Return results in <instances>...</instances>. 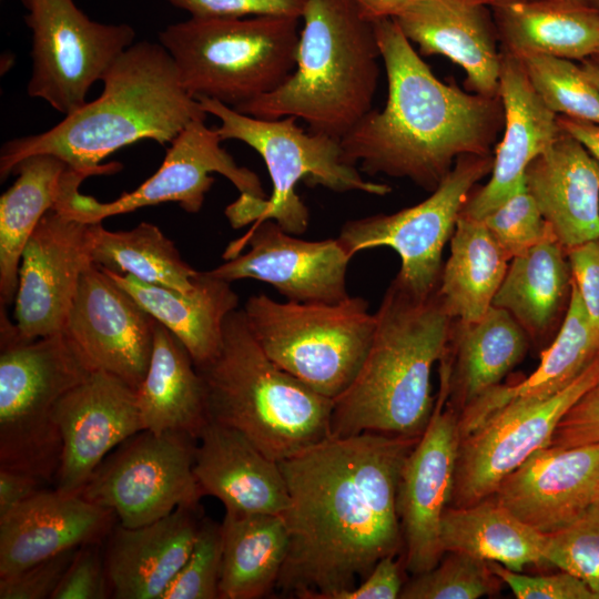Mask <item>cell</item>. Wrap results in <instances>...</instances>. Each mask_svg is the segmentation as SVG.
<instances>
[{
  "instance_id": "1",
  "label": "cell",
  "mask_w": 599,
  "mask_h": 599,
  "mask_svg": "<svg viewBox=\"0 0 599 599\" xmlns=\"http://www.w3.org/2000/svg\"><path fill=\"white\" fill-rule=\"evenodd\" d=\"M418 438L328 436L280 461L290 505L278 589L302 599H335L380 559L398 555V481Z\"/></svg>"
},
{
  "instance_id": "2",
  "label": "cell",
  "mask_w": 599,
  "mask_h": 599,
  "mask_svg": "<svg viewBox=\"0 0 599 599\" xmlns=\"http://www.w3.org/2000/svg\"><path fill=\"white\" fill-rule=\"evenodd\" d=\"M387 100L343 139L344 160L369 175L408 179L433 192L465 154H491L504 129L500 97L440 81L393 18L374 20Z\"/></svg>"
},
{
  "instance_id": "3",
  "label": "cell",
  "mask_w": 599,
  "mask_h": 599,
  "mask_svg": "<svg viewBox=\"0 0 599 599\" xmlns=\"http://www.w3.org/2000/svg\"><path fill=\"white\" fill-rule=\"evenodd\" d=\"M99 98L51 129L7 141L0 151L6 180L27 156L53 154L89 176L108 175L122 164L101 162L140 140L171 143L191 122L206 119L200 102L182 87L174 62L159 42L130 45L111 64Z\"/></svg>"
},
{
  "instance_id": "4",
  "label": "cell",
  "mask_w": 599,
  "mask_h": 599,
  "mask_svg": "<svg viewBox=\"0 0 599 599\" xmlns=\"http://www.w3.org/2000/svg\"><path fill=\"white\" fill-rule=\"evenodd\" d=\"M453 322L438 288L422 296L394 278L375 313L363 364L348 387L333 399L331 436L420 437L436 400L432 369L446 351Z\"/></svg>"
},
{
  "instance_id": "5",
  "label": "cell",
  "mask_w": 599,
  "mask_h": 599,
  "mask_svg": "<svg viewBox=\"0 0 599 599\" xmlns=\"http://www.w3.org/2000/svg\"><path fill=\"white\" fill-rule=\"evenodd\" d=\"M301 19L294 71L235 110L264 120L294 116L341 141L373 109L382 59L374 20L356 0H306Z\"/></svg>"
},
{
  "instance_id": "6",
  "label": "cell",
  "mask_w": 599,
  "mask_h": 599,
  "mask_svg": "<svg viewBox=\"0 0 599 599\" xmlns=\"http://www.w3.org/2000/svg\"><path fill=\"white\" fill-rule=\"evenodd\" d=\"M210 422L231 427L281 461L331 436L333 399L271 361L242 309L224 322L220 353L196 367Z\"/></svg>"
},
{
  "instance_id": "7",
  "label": "cell",
  "mask_w": 599,
  "mask_h": 599,
  "mask_svg": "<svg viewBox=\"0 0 599 599\" xmlns=\"http://www.w3.org/2000/svg\"><path fill=\"white\" fill-rule=\"evenodd\" d=\"M300 20L191 17L160 31L159 42L192 98L235 109L273 92L294 71Z\"/></svg>"
},
{
  "instance_id": "8",
  "label": "cell",
  "mask_w": 599,
  "mask_h": 599,
  "mask_svg": "<svg viewBox=\"0 0 599 599\" xmlns=\"http://www.w3.org/2000/svg\"><path fill=\"white\" fill-rule=\"evenodd\" d=\"M0 312V467L51 481L62 450L55 407L93 370L65 332L23 339Z\"/></svg>"
},
{
  "instance_id": "9",
  "label": "cell",
  "mask_w": 599,
  "mask_h": 599,
  "mask_svg": "<svg viewBox=\"0 0 599 599\" xmlns=\"http://www.w3.org/2000/svg\"><path fill=\"white\" fill-rule=\"evenodd\" d=\"M243 312L267 357L331 399L356 376L375 328V313L361 296L321 303L276 302L258 294L248 297Z\"/></svg>"
},
{
  "instance_id": "10",
  "label": "cell",
  "mask_w": 599,
  "mask_h": 599,
  "mask_svg": "<svg viewBox=\"0 0 599 599\" xmlns=\"http://www.w3.org/2000/svg\"><path fill=\"white\" fill-rule=\"evenodd\" d=\"M197 101L207 114L221 121L216 131L222 141H242L265 162L273 191L256 210L255 223L270 219L291 234H303L308 227L309 213L295 192L300 181L337 193L359 191L386 195L390 192L386 184L365 180L355 165L344 160L339 140L309 131L306 133L294 116L264 120L209 98Z\"/></svg>"
},
{
  "instance_id": "11",
  "label": "cell",
  "mask_w": 599,
  "mask_h": 599,
  "mask_svg": "<svg viewBox=\"0 0 599 599\" xmlns=\"http://www.w3.org/2000/svg\"><path fill=\"white\" fill-rule=\"evenodd\" d=\"M221 142L216 129L209 128L205 119L195 120L170 143L159 170L138 189L114 201L99 202L79 192L87 176L71 171L54 209L83 223L102 222L109 216L165 202H176L185 212L197 213L215 181L211 173H220L241 193L226 212L241 217L268 197L257 174L237 165Z\"/></svg>"
},
{
  "instance_id": "12",
  "label": "cell",
  "mask_w": 599,
  "mask_h": 599,
  "mask_svg": "<svg viewBox=\"0 0 599 599\" xmlns=\"http://www.w3.org/2000/svg\"><path fill=\"white\" fill-rule=\"evenodd\" d=\"M31 30L28 95L68 115L83 106L91 87L133 44L134 29L91 20L73 0H20Z\"/></svg>"
},
{
  "instance_id": "13",
  "label": "cell",
  "mask_w": 599,
  "mask_h": 599,
  "mask_svg": "<svg viewBox=\"0 0 599 599\" xmlns=\"http://www.w3.org/2000/svg\"><path fill=\"white\" fill-rule=\"evenodd\" d=\"M493 165V154L460 155L427 199L393 214L349 220L337 238L352 257L364 250L393 248L402 264L395 278L417 295H429L439 285L444 246L470 193Z\"/></svg>"
},
{
  "instance_id": "14",
  "label": "cell",
  "mask_w": 599,
  "mask_h": 599,
  "mask_svg": "<svg viewBox=\"0 0 599 599\" xmlns=\"http://www.w3.org/2000/svg\"><path fill=\"white\" fill-rule=\"evenodd\" d=\"M196 441L185 434L139 432L103 459L79 495L111 509L128 528L152 524L181 506L200 507Z\"/></svg>"
},
{
  "instance_id": "15",
  "label": "cell",
  "mask_w": 599,
  "mask_h": 599,
  "mask_svg": "<svg viewBox=\"0 0 599 599\" xmlns=\"http://www.w3.org/2000/svg\"><path fill=\"white\" fill-rule=\"evenodd\" d=\"M599 383V357L569 386L544 399L512 400L460 438L450 506L490 497L535 451L551 445L564 415Z\"/></svg>"
},
{
  "instance_id": "16",
  "label": "cell",
  "mask_w": 599,
  "mask_h": 599,
  "mask_svg": "<svg viewBox=\"0 0 599 599\" xmlns=\"http://www.w3.org/2000/svg\"><path fill=\"white\" fill-rule=\"evenodd\" d=\"M446 399V379L439 374L430 420L406 457L398 481L404 566L414 576L434 568L445 555L440 527L451 502L460 443L458 414Z\"/></svg>"
},
{
  "instance_id": "17",
  "label": "cell",
  "mask_w": 599,
  "mask_h": 599,
  "mask_svg": "<svg viewBox=\"0 0 599 599\" xmlns=\"http://www.w3.org/2000/svg\"><path fill=\"white\" fill-rule=\"evenodd\" d=\"M274 220L254 223L223 254L224 264L209 271L233 282L254 278L271 284L293 302L337 303L346 300V272L352 256L338 238L305 241Z\"/></svg>"
},
{
  "instance_id": "18",
  "label": "cell",
  "mask_w": 599,
  "mask_h": 599,
  "mask_svg": "<svg viewBox=\"0 0 599 599\" xmlns=\"http://www.w3.org/2000/svg\"><path fill=\"white\" fill-rule=\"evenodd\" d=\"M91 264L89 223L57 209L47 212L20 261L13 304L23 339L64 332L80 278Z\"/></svg>"
},
{
  "instance_id": "19",
  "label": "cell",
  "mask_w": 599,
  "mask_h": 599,
  "mask_svg": "<svg viewBox=\"0 0 599 599\" xmlns=\"http://www.w3.org/2000/svg\"><path fill=\"white\" fill-rule=\"evenodd\" d=\"M156 321L102 268L83 272L65 334L92 370L138 388L149 368Z\"/></svg>"
},
{
  "instance_id": "20",
  "label": "cell",
  "mask_w": 599,
  "mask_h": 599,
  "mask_svg": "<svg viewBox=\"0 0 599 599\" xmlns=\"http://www.w3.org/2000/svg\"><path fill=\"white\" fill-rule=\"evenodd\" d=\"M54 422L62 443L54 489L69 495H79L111 450L143 430L136 389L102 370L60 399Z\"/></svg>"
},
{
  "instance_id": "21",
  "label": "cell",
  "mask_w": 599,
  "mask_h": 599,
  "mask_svg": "<svg viewBox=\"0 0 599 599\" xmlns=\"http://www.w3.org/2000/svg\"><path fill=\"white\" fill-rule=\"evenodd\" d=\"M491 497L536 531L557 532L599 500V444L538 449Z\"/></svg>"
},
{
  "instance_id": "22",
  "label": "cell",
  "mask_w": 599,
  "mask_h": 599,
  "mask_svg": "<svg viewBox=\"0 0 599 599\" xmlns=\"http://www.w3.org/2000/svg\"><path fill=\"white\" fill-rule=\"evenodd\" d=\"M489 1L415 0L393 19L420 55L461 67L467 90L499 97L501 49Z\"/></svg>"
},
{
  "instance_id": "23",
  "label": "cell",
  "mask_w": 599,
  "mask_h": 599,
  "mask_svg": "<svg viewBox=\"0 0 599 599\" xmlns=\"http://www.w3.org/2000/svg\"><path fill=\"white\" fill-rule=\"evenodd\" d=\"M499 97L505 113L504 135L496 145L490 179L470 193L461 214L481 220L525 185L529 163L545 152L561 130L542 101L521 60L501 50Z\"/></svg>"
},
{
  "instance_id": "24",
  "label": "cell",
  "mask_w": 599,
  "mask_h": 599,
  "mask_svg": "<svg viewBox=\"0 0 599 599\" xmlns=\"http://www.w3.org/2000/svg\"><path fill=\"white\" fill-rule=\"evenodd\" d=\"M115 514L80 495L40 489L0 517V577L105 540Z\"/></svg>"
},
{
  "instance_id": "25",
  "label": "cell",
  "mask_w": 599,
  "mask_h": 599,
  "mask_svg": "<svg viewBox=\"0 0 599 599\" xmlns=\"http://www.w3.org/2000/svg\"><path fill=\"white\" fill-rule=\"evenodd\" d=\"M202 517L200 507L181 506L141 527L116 522L103 551L111 598L162 599L193 549Z\"/></svg>"
},
{
  "instance_id": "26",
  "label": "cell",
  "mask_w": 599,
  "mask_h": 599,
  "mask_svg": "<svg viewBox=\"0 0 599 599\" xmlns=\"http://www.w3.org/2000/svg\"><path fill=\"white\" fill-rule=\"evenodd\" d=\"M193 471L202 495L219 499L225 512L283 515L290 505L280 463L222 424L202 430Z\"/></svg>"
},
{
  "instance_id": "27",
  "label": "cell",
  "mask_w": 599,
  "mask_h": 599,
  "mask_svg": "<svg viewBox=\"0 0 599 599\" xmlns=\"http://www.w3.org/2000/svg\"><path fill=\"white\" fill-rule=\"evenodd\" d=\"M525 184L566 251L599 238V162L571 135L529 163Z\"/></svg>"
},
{
  "instance_id": "28",
  "label": "cell",
  "mask_w": 599,
  "mask_h": 599,
  "mask_svg": "<svg viewBox=\"0 0 599 599\" xmlns=\"http://www.w3.org/2000/svg\"><path fill=\"white\" fill-rule=\"evenodd\" d=\"M530 339L505 309L491 305L478 321L454 319L439 374L447 384L446 404L459 414L525 357Z\"/></svg>"
},
{
  "instance_id": "29",
  "label": "cell",
  "mask_w": 599,
  "mask_h": 599,
  "mask_svg": "<svg viewBox=\"0 0 599 599\" xmlns=\"http://www.w3.org/2000/svg\"><path fill=\"white\" fill-rule=\"evenodd\" d=\"M100 268L182 342L196 367L220 353L224 322L238 308L231 282L197 271L193 290L181 292Z\"/></svg>"
},
{
  "instance_id": "30",
  "label": "cell",
  "mask_w": 599,
  "mask_h": 599,
  "mask_svg": "<svg viewBox=\"0 0 599 599\" xmlns=\"http://www.w3.org/2000/svg\"><path fill=\"white\" fill-rule=\"evenodd\" d=\"M599 357V335L573 283L568 309L535 372L524 380L499 384L459 413L461 437L517 399L548 398L575 382Z\"/></svg>"
},
{
  "instance_id": "31",
  "label": "cell",
  "mask_w": 599,
  "mask_h": 599,
  "mask_svg": "<svg viewBox=\"0 0 599 599\" xmlns=\"http://www.w3.org/2000/svg\"><path fill=\"white\" fill-rule=\"evenodd\" d=\"M500 49L579 60L599 54V11L557 0H490Z\"/></svg>"
},
{
  "instance_id": "32",
  "label": "cell",
  "mask_w": 599,
  "mask_h": 599,
  "mask_svg": "<svg viewBox=\"0 0 599 599\" xmlns=\"http://www.w3.org/2000/svg\"><path fill=\"white\" fill-rule=\"evenodd\" d=\"M143 430L197 439L210 422L202 377L185 346L156 322L152 355L136 388Z\"/></svg>"
},
{
  "instance_id": "33",
  "label": "cell",
  "mask_w": 599,
  "mask_h": 599,
  "mask_svg": "<svg viewBox=\"0 0 599 599\" xmlns=\"http://www.w3.org/2000/svg\"><path fill=\"white\" fill-rule=\"evenodd\" d=\"M572 272L567 251L548 238L508 265L493 305L507 311L530 342L555 337L569 306Z\"/></svg>"
},
{
  "instance_id": "34",
  "label": "cell",
  "mask_w": 599,
  "mask_h": 599,
  "mask_svg": "<svg viewBox=\"0 0 599 599\" xmlns=\"http://www.w3.org/2000/svg\"><path fill=\"white\" fill-rule=\"evenodd\" d=\"M70 166L40 153L21 160L14 183L0 197V303H14L22 252L34 229L62 194Z\"/></svg>"
},
{
  "instance_id": "35",
  "label": "cell",
  "mask_w": 599,
  "mask_h": 599,
  "mask_svg": "<svg viewBox=\"0 0 599 599\" xmlns=\"http://www.w3.org/2000/svg\"><path fill=\"white\" fill-rule=\"evenodd\" d=\"M219 599H257L276 587L288 550L283 515L225 512Z\"/></svg>"
},
{
  "instance_id": "36",
  "label": "cell",
  "mask_w": 599,
  "mask_h": 599,
  "mask_svg": "<svg viewBox=\"0 0 599 599\" xmlns=\"http://www.w3.org/2000/svg\"><path fill=\"white\" fill-rule=\"evenodd\" d=\"M508 261L484 222L460 213L438 285L451 318L473 323L487 313L505 278Z\"/></svg>"
},
{
  "instance_id": "37",
  "label": "cell",
  "mask_w": 599,
  "mask_h": 599,
  "mask_svg": "<svg viewBox=\"0 0 599 599\" xmlns=\"http://www.w3.org/2000/svg\"><path fill=\"white\" fill-rule=\"evenodd\" d=\"M443 549L461 551L522 572L547 565L545 535L520 521L491 496L474 505L446 508L440 527Z\"/></svg>"
},
{
  "instance_id": "38",
  "label": "cell",
  "mask_w": 599,
  "mask_h": 599,
  "mask_svg": "<svg viewBox=\"0 0 599 599\" xmlns=\"http://www.w3.org/2000/svg\"><path fill=\"white\" fill-rule=\"evenodd\" d=\"M90 256L94 265L143 282L189 292L197 271L181 257L174 243L151 223L129 231H108L89 223Z\"/></svg>"
},
{
  "instance_id": "39",
  "label": "cell",
  "mask_w": 599,
  "mask_h": 599,
  "mask_svg": "<svg viewBox=\"0 0 599 599\" xmlns=\"http://www.w3.org/2000/svg\"><path fill=\"white\" fill-rule=\"evenodd\" d=\"M518 58L534 88L551 111L599 124V89L580 64L540 53Z\"/></svg>"
},
{
  "instance_id": "40",
  "label": "cell",
  "mask_w": 599,
  "mask_h": 599,
  "mask_svg": "<svg viewBox=\"0 0 599 599\" xmlns=\"http://www.w3.org/2000/svg\"><path fill=\"white\" fill-rule=\"evenodd\" d=\"M430 570L415 575L402 589V599H477L495 593L500 579L488 561L461 551H448Z\"/></svg>"
},
{
  "instance_id": "41",
  "label": "cell",
  "mask_w": 599,
  "mask_h": 599,
  "mask_svg": "<svg viewBox=\"0 0 599 599\" xmlns=\"http://www.w3.org/2000/svg\"><path fill=\"white\" fill-rule=\"evenodd\" d=\"M547 565L582 580L599 598V504L568 527L545 535Z\"/></svg>"
},
{
  "instance_id": "42",
  "label": "cell",
  "mask_w": 599,
  "mask_h": 599,
  "mask_svg": "<svg viewBox=\"0 0 599 599\" xmlns=\"http://www.w3.org/2000/svg\"><path fill=\"white\" fill-rule=\"evenodd\" d=\"M480 221L509 261L548 238H556L526 184Z\"/></svg>"
},
{
  "instance_id": "43",
  "label": "cell",
  "mask_w": 599,
  "mask_h": 599,
  "mask_svg": "<svg viewBox=\"0 0 599 599\" xmlns=\"http://www.w3.org/2000/svg\"><path fill=\"white\" fill-rule=\"evenodd\" d=\"M221 524L203 516L193 549L162 599H219Z\"/></svg>"
},
{
  "instance_id": "44",
  "label": "cell",
  "mask_w": 599,
  "mask_h": 599,
  "mask_svg": "<svg viewBox=\"0 0 599 599\" xmlns=\"http://www.w3.org/2000/svg\"><path fill=\"white\" fill-rule=\"evenodd\" d=\"M102 542L81 546L51 599H105L111 597Z\"/></svg>"
},
{
  "instance_id": "45",
  "label": "cell",
  "mask_w": 599,
  "mask_h": 599,
  "mask_svg": "<svg viewBox=\"0 0 599 599\" xmlns=\"http://www.w3.org/2000/svg\"><path fill=\"white\" fill-rule=\"evenodd\" d=\"M488 565L518 599H599L582 580L562 570L548 576H527L496 561Z\"/></svg>"
},
{
  "instance_id": "46",
  "label": "cell",
  "mask_w": 599,
  "mask_h": 599,
  "mask_svg": "<svg viewBox=\"0 0 599 599\" xmlns=\"http://www.w3.org/2000/svg\"><path fill=\"white\" fill-rule=\"evenodd\" d=\"M79 548L0 577V599H51Z\"/></svg>"
},
{
  "instance_id": "47",
  "label": "cell",
  "mask_w": 599,
  "mask_h": 599,
  "mask_svg": "<svg viewBox=\"0 0 599 599\" xmlns=\"http://www.w3.org/2000/svg\"><path fill=\"white\" fill-rule=\"evenodd\" d=\"M199 18H302L306 0H166Z\"/></svg>"
},
{
  "instance_id": "48",
  "label": "cell",
  "mask_w": 599,
  "mask_h": 599,
  "mask_svg": "<svg viewBox=\"0 0 599 599\" xmlns=\"http://www.w3.org/2000/svg\"><path fill=\"white\" fill-rule=\"evenodd\" d=\"M599 444V388L586 393L561 418L551 445L575 447Z\"/></svg>"
},
{
  "instance_id": "49",
  "label": "cell",
  "mask_w": 599,
  "mask_h": 599,
  "mask_svg": "<svg viewBox=\"0 0 599 599\" xmlns=\"http://www.w3.org/2000/svg\"><path fill=\"white\" fill-rule=\"evenodd\" d=\"M572 280L599 335V238L567 251Z\"/></svg>"
},
{
  "instance_id": "50",
  "label": "cell",
  "mask_w": 599,
  "mask_h": 599,
  "mask_svg": "<svg viewBox=\"0 0 599 599\" xmlns=\"http://www.w3.org/2000/svg\"><path fill=\"white\" fill-rule=\"evenodd\" d=\"M400 561L396 556L380 559L358 586L338 593L335 599H395L403 589Z\"/></svg>"
},
{
  "instance_id": "51",
  "label": "cell",
  "mask_w": 599,
  "mask_h": 599,
  "mask_svg": "<svg viewBox=\"0 0 599 599\" xmlns=\"http://www.w3.org/2000/svg\"><path fill=\"white\" fill-rule=\"evenodd\" d=\"M42 483L30 473L0 467V517L39 491Z\"/></svg>"
},
{
  "instance_id": "52",
  "label": "cell",
  "mask_w": 599,
  "mask_h": 599,
  "mask_svg": "<svg viewBox=\"0 0 599 599\" xmlns=\"http://www.w3.org/2000/svg\"><path fill=\"white\" fill-rule=\"evenodd\" d=\"M557 122L599 162V124L565 115H558Z\"/></svg>"
},
{
  "instance_id": "53",
  "label": "cell",
  "mask_w": 599,
  "mask_h": 599,
  "mask_svg": "<svg viewBox=\"0 0 599 599\" xmlns=\"http://www.w3.org/2000/svg\"><path fill=\"white\" fill-rule=\"evenodd\" d=\"M372 20L394 18L415 0H356Z\"/></svg>"
},
{
  "instance_id": "54",
  "label": "cell",
  "mask_w": 599,
  "mask_h": 599,
  "mask_svg": "<svg viewBox=\"0 0 599 599\" xmlns=\"http://www.w3.org/2000/svg\"><path fill=\"white\" fill-rule=\"evenodd\" d=\"M580 65L591 82L599 89V60L593 58L580 61Z\"/></svg>"
},
{
  "instance_id": "55",
  "label": "cell",
  "mask_w": 599,
  "mask_h": 599,
  "mask_svg": "<svg viewBox=\"0 0 599 599\" xmlns=\"http://www.w3.org/2000/svg\"><path fill=\"white\" fill-rule=\"evenodd\" d=\"M557 1H568V2L590 4L589 0H557Z\"/></svg>"
},
{
  "instance_id": "56",
  "label": "cell",
  "mask_w": 599,
  "mask_h": 599,
  "mask_svg": "<svg viewBox=\"0 0 599 599\" xmlns=\"http://www.w3.org/2000/svg\"><path fill=\"white\" fill-rule=\"evenodd\" d=\"M590 4L599 11V0H589Z\"/></svg>"
},
{
  "instance_id": "57",
  "label": "cell",
  "mask_w": 599,
  "mask_h": 599,
  "mask_svg": "<svg viewBox=\"0 0 599 599\" xmlns=\"http://www.w3.org/2000/svg\"><path fill=\"white\" fill-rule=\"evenodd\" d=\"M593 59L599 60V54L597 57H595Z\"/></svg>"
},
{
  "instance_id": "58",
  "label": "cell",
  "mask_w": 599,
  "mask_h": 599,
  "mask_svg": "<svg viewBox=\"0 0 599 599\" xmlns=\"http://www.w3.org/2000/svg\"><path fill=\"white\" fill-rule=\"evenodd\" d=\"M596 387H598V388H599V383H598V385H597Z\"/></svg>"
},
{
  "instance_id": "59",
  "label": "cell",
  "mask_w": 599,
  "mask_h": 599,
  "mask_svg": "<svg viewBox=\"0 0 599 599\" xmlns=\"http://www.w3.org/2000/svg\"><path fill=\"white\" fill-rule=\"evenodd\" d=\"M598 504H599V500H598Z\"/></svg>"
}]
</instances>
